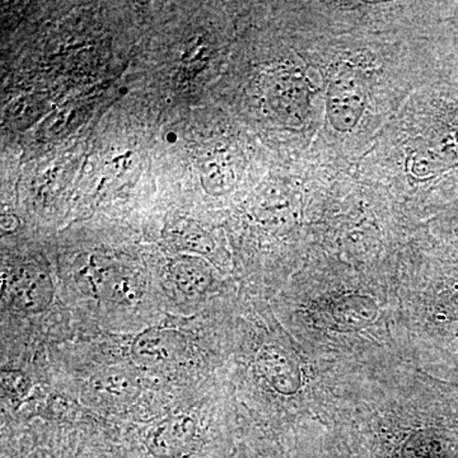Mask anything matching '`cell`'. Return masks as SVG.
<instances>
[{
  "mask_svg": "<svg viewBox=\"0 0 458 458\" xmlns=\"http://www.w3.org/2000/svg\"><path fill=\"white\" fill-rule=\"evenodd\" d=\"M168 241L176 249L197 254H204L212 249L209 236L192 221L176 222L171 225Z\"/></svg>",
  "mask_w": 458,
  "mask_h": 458,
  "instance_id": "7",
  "label": "cell"
},
{
  "mask_svg": "<svg viewBox=\"0 0 458 458\" xmlns=\"http://www.w3.org/2000/svg\"><path fill=\"white\" fill-rule=\"evenodd\" d=\"M9 297L20 312L27 315L44 312L54 300L49 273L35 264L18 267L9 282Z\"/></svg>",
  "mask_w": 458,
  "mask_h": 458,
  "instance_id": "2",
  "label": "cell"
},
{
  "mask_svg": "<svg viewBox=\"0 0 458 458\" xmlns=\"http://www.w3.org/2000/svg\"><path fill=\"white\" fill-rule=\"evenodd\" d=\"M185 339L170 328H148L132 342L131 355L138 364L150 369L168 366L180 360Z\"/></svg>",
  "mask_w": 458,
  "mask_h": 458,
  "instance_id": "4",
  "label": "cell"
},
{
  "mask_svg": "<svg viewBox=\"0 0 458 458\" xmlns=\"http://www.w3.org/2000/svg\"><path fill=\"white\" fill-rule=\"evenodd\" d=\"M198 441V427L189 415L161 421L148 436V450L157 458H188Z\"/></svg>",
  "mask_w": 458,
  "mask_h": 458,
  "instance_id": "3",
  "label": "cell"
},
{
  "mask_svg": "<svg viewBox=\"0 0 458 458\" xmlns=\"http://www.w3.org/2000/svg\"><path fill=\"white\" fill-rule=\"evenodd\" d=\"M84 278L93 293L110 302L131 304L140 300L141 283L138 274L107 256H90Z\"/></svg>",
  "mask_w": 458,
  "mask_h": 458,
  "instance_id": "1",
  "label": "cell"
},
{
  "mask_svg": "<svg viewBox=\"0 0 458 458\" xmlns=\"http://www.w3.org/2000/svg\"><path fill=\"white\" fill-rule=\"evenodd\" d=\"M3 390L13 399H21L29 393L30 381L23 373L4 372L2 376Z\"/></svg>",
  "mask_w": 458,
  "mask_h": 458,
  "instance_id": "8",
  "label": "cell"
},
{
  "mask_svg": "<svg viewBox=\"0 0 458 458\" xmlns=\"http://www.w3.org/2000/svg\"><path fill=\"white\" fill-rule=\"evenodd\" d=\"M27 458H55V457H54L53 454H51L49 451L38 450V451L32 452V454H29V457H27Z\"/></svg>",
  "mask_w": 458,
  "mask_h": 458,
  "instance_id": "9",
  "label": "cell"
},
{
  "mask_svg": "<svg viewBox=\"0 0 458 458\" xmlns=\"http://www.w3.org/2000/svg\"><path fill=\"white\" fill-rule=\"evenodd\" d=\"M171 274L177 288L190 297L204 293L212 280L207 265L195 256H180L174 259L171 265Z\"/></svg>",
  "mask_w": 458,
  "mask_h": 458,
  "instance_id": "6",
  "label": "cell"
},
{
  "mask_svg": "<svg viewBox=\"0 0 458 458\" xmlns=\"http://www.w3.org/2000/svg\"><path fill=\"white\" fill-rule=\"evenodd\" d=\"M90 391L102 403L125 405L137 396L140 382L128 370L107 369L90 381Z\"/></svg>",
  "mask_w": 458,
  "mask_h": 458,
  "instance_id": "5",
  "label": "cell"
}]
</instances>
